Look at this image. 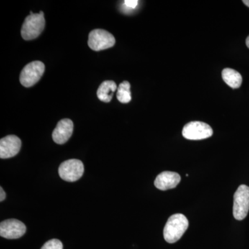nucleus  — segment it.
Returning a JSON list of instances; mask_svg holds the SVG:
<instances>
[{
    "label": "nucleus",
    "instance_id": "1",
    "mask_svg": "<svg viewBox=\"0 0 249 249\" xmlns=\"http://www.w3.org/2000/svg\"><path fill=\"white\" fill-rule=\"evenodd\" d=\"M188 219L183 214H175L168 219L163 229L165 240L170 244L175 243L181 238L188 229Z\"/></svg>",
    "mask_w": 249,
    "mask_h": 249
},
{
    "label": "nucleus",
    "instance_id": "2",
    "mask_svg": "<svg viewBox=\"0 0 249 249\" xmlns=\"http://www.w3.org/2000/svg\"><path fill=\"white\" fill-rule=\"evenodd\" d=\"M45 26V16L42 11L39 14H31L26 18L23 24L21 35L25 40H34L42 34Z\"/></svg>",
    "mask_w": 249,
    "mask_h": 249
},
{
    "label": "nucleus",
    "instance_id": "3",
    "mask_svg": "<svg viewBox=\"0 0 249 249\" xmlns=\"http://www.w3.org/2000/svg\"><path fill=\"white\" fill-rule=\"evenodd\" d=\"M43 62L34 61L28 64L23 69L19 76L21 84L25 88H31L40 80L45 72Z\"/></svg>",
    "mask_w": 249,
    "mask_h": 249
},
{
    "label": "nucleus",
    "instance_id": "4",
    "mask_svg": "<svg viewBox=\"0 0 249 249\" xmlns=\"http://www.w3.org/2000/svg\"><path fill=\"white\" fill-rule=\"evenodd\" d=\"M249 211V187L241 185L234 195L233 216L237 220H243Z\"/></svg>",
    "mask_w": 249,
    "mask_h": 249
},
{
    "label": "nucleus",
    "instance_id": "5",
    "mask_svg": "<svg viewBox=\"0 0 249 249\" xmlns=\"http://www.w3.org/2000/svg\"><path fill=\"white\" fill-rule=\"evenodd\" d=\"M116 40L110 33L103 29H94L89 34L88 45L96 52L111 48L115 45Z\"/></svg>",
    "mask_w": 249,
    "mask_h": 249
},
{
    "label": "nucleus",
    "instance_id": "6",
    "mask_svg": "<svg viewBox=\"0 0 249 249\" xmlns=\"http://www.w3.org/2000/svg\"><path fill=\"white\" fill-rule=\"evenodd\" d=\"M213 131L209 124L201 121H192L183 127V137L188 140H202L211 137Z\"/></svg>",
    "mask_w": 249,
    "mask_h": 249
},
{
    "label": "nucleus",
    "instance_id": "7",
    "mask_svg": "<svg viewBox=\"0 0 249 249\" xmlns=\"http://www.w3.org/2000/svg\"><path fill=\"white\" fill-rule=\"evenodd\" d=\"M58 173L64 181L73 182L78 181L83 176L84 173V165L80 160H67L60 165Z\"/></svg>",
    "mask_w": 249,
    "mask_h": 249
},
{
    "label": "nucleus",
    "instance_id": "8",
    "mask_svg": "<svg viewBox=\"0 0 249 249\" xmlns=\"http://www.w3.org/2000/svg\"><path fill=\"white\" fill-rule=\"evenodd\" d=\"M27 228L24 223L16 219H6L0 224V235L4 238L13 240L22 237Z\"/></svg>",
    "mask_w": 249,
    "mask_h": 249
},
{
    "label": "nucleus",
    "instance_id": "9",
    "mask_svg": "<svg viewBox=\"0 0 249 249\" xmlns=\"http://www.w3.org/2000/svg\"><path fill=\"white\" fill-rule=\"evenodd\" d=\"M22 145L17 136L9 135L0 140V158L9 159L17 155Z\"/></svg>",
    "mask_w": 249,
    "mask_h": 249
},
{
    "label": "nucleus",
    "instance_id": "10",
    "mask_svg": "<svg viewBox=\"0 0 249 249\" xmlns=\"http://www.w3.org/2000/svg\"><path fill=\"white\" fill-rule=\"evenodd\" d=\"M73 124L70 119H62L57 124L52 134L54 142L58 144L65 143L73 134Z\"/></svg>",
    "mask_w": 249,
    "mask_h": 249
},
{
    "label": "nucleus",
    "instance_id": "11",
    "mask_svg": "<svg viewBox=\"0 0 249 249\" xmlns=\"http://www.w3.org/2000/svg\"><path fill=\"white\" fill-rule=\"evenodd\" d=\"M180 181L181 177L178 173L165 171L157 177L155 181V186L160 191H167L176 188Z\"/></svg>",
    "mask_w": 249,
    "mask_h": 249
},
{
    "label": "nucleus",
    "instance_id": "12",
    "mask_svg": "<svg viewBox=\"0 0 249 249\" xmlns=\"http://www.w3.org/2000/svg\"><path fill=\"white\" fill-rule=\"evenodd\" d=\"M117 89V85L112 80L103 82L97 90L98 99L105 103L110 102L114 91Z\"/></svg>",
    "mask_w": 249,
    "mask_h": 249
},
{
    "label": "nucleus",
    "instance_id": "13",
    "mask_svg": "<svg viewBox=\"0 0 249 249\" xmlns=\"http://www.w3.org/2000/svg\"><path fill=\"white\" fill-rule=\"evenodd\" d=\"M222 76L224 81L232 89H237L242 85V75L235 70L224 69L222 72Z\"/></svg>",
    "mask_w": 249,
    "mask_h": 249
},
{
    "label": "nucleus",
    "instance_id": "14",
    "mask_svg": "<svg viewBox=\"0 0 249 249\" xmlns=\"http://www.w3.org/2000/svg\"><path fill=\"white\" fill-rule=\"evenodd\" d=\"M117 99L121 103H128L132 100L130 91V84L129 82L124 81L121 83L117 89Z\"/></svg>",
    "mask_w": 249,
    "mask_h": 249
},
{
    "label": "nucleus",
    "instance_id": "15",
    "mask_svg": "<svg viewBox=\"0 0 249 249\" xmlns=\"http://www.w3.org/2000/svg\"><path fill=\"white\" fill-rule=\"evenodd\" d=\"M41 249H63V245L60 240L53 239L46 242Z\"/></svg>",
    "mask_w": 249,
    "mask_h": 249
},
{
    "label": "nucleus",
    "instance_id": "16",
    "mask_svg": "<svg viewBox=\"0 0 249 249\" xmlns=\"http://www.w3.org/2000/svg\"><path fill=\"white\" fill-rule=\"evenodd\" d=\"M139 1L137 0H125L124 1V6H125L127 9H134L138 6Z\"/></svg>",
    "mask_w": 249,
    "mask_h": 249
},
{
    "label": "nucleus",
    "instance_id": "17",
    "mask_svg": "<svg viewBox=\"0 0 249 249\" xmlns=\"http://www.w3.org/2000/svg\"><path fill=\"white\" fill-rule=\"evenodd\" d=\"M0 194H1V196H0V201H3L4 200L5 198H6V193H5L4 190H3L1 187L0 188Z\"/></svg>",
    "mask_w": 249,
    "mask_h": 249
},
{
    "label": "nucleus",
    "instance_id": "18",
    "mask_svg": "<svg viewBox=\"0 0 249 249\" xmlns=\"http://www.w3.org/2000/svg\"><path fill=\"white\" fill-rule=\"evenodd\" d=\"M242 2L244 3L246 5V6H248L249 7V0H243Z\"/></svg>",
    "mask_w": 249,
    "mask_h": 249
},
{
    "label": "nucleus",
    "instance_id": "19",
    "mask_svg": "<svg viewBox=\"0 0 249 249\" xmlns=\"http://www.w3.org/2000/svg\"><path fill=\"white\" fill-rule=\"evenodd\" d=\"M246 45H247V47L249 49V36L247 37V40H246Z\"/></svg>",
    "mask_w": 249,
    "mask_h": 249
}]
</instances>
